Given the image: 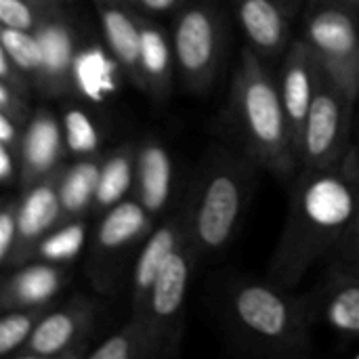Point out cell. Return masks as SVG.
<instances>
[{
    "instance_id": "6da1fadb",
    "label": "cell",
    "mask_w": 359,
    "mask_h": 359,
    "mask_svg": "<svg viewBox=\"0 0 359 359\" xmlns=\"http://www.w3.org/2000/svg\"><path fill=\"white\" fill-rule=\"evenodd\" d=\"M359 212V151L334 166L303 168L290 194L269 280L292 290L328 252L343 244Z\"/></svg>"
},
{
    "instance_id": "7a4b0ae2",
    "label": "cell",
    "mask_w": 359,
    "mask_h": 359,
    "mask_svg": "<svg viewBox=\"0 0 359 359\" xmlns=\"http://www.w3.org/2000/svg\"><path fill=\"white\" fill-rule=\"evenodd\" d=\"M229 116L240 145L257 166L288 177L301 162L278 78L246 44L231 80Z\"/></svg>"
},
{
    "instance_id": "3957f363",
    "label": "cell",
    "mask_w": 359,
    "mask_h": 359,
    "mask_svg": "<svg viewBox=\"0 0 359 359\" xmlns=\"http://www.w3.org/2000/svg\"><path fill=\"white\" fill-rule=\"evenodd\" d=\"M311 313L307 299L269 282L238 280L225 290L223 322L229 337L259 355H307L311 351Z\"/></svg>"
},
{
    "instance_id": "277c9868",
    "label": "cell",
    "mask_w": 359,
    "mask_h": 359,
    "mask_svg": "<svg viewBox=\"0 0 359 359\" xmlns=\"http://www.w3.org/2000/svg\"><path fill=\"white\" fill-rule=\"evenodd\" d=\"M250 158H238L225 147L212 149L187 202L189 238L200 257L223 252L236 238L250 200Z\"/></svg>"
},
{
    "instance_id": "5b68a950",
    "label": "cell",
    "mask_w": 359,
    "mask_h": 359,
    "mask_svg": "<svg viewBox=\"0 0 359 359\" xmlns=\"http://www.w3.org/2000/svg\"><path fill=\"white\" fill-rule=\"evenodd\" d=\"M170 38L183 86L198 95L208 93L227 50V19L221 4L196 0L181 6Z\"/></svg>"
},
{
    "instance_id": "8992f818",
    "label": "cell",
    "mask_w": 359,
    "mask_h": 359,
    "mask_svg": "<svg viewBox=\"0 0 359 359\" xmlns=\"http://www.w3.org/2000/svg\"><path fill=\"white\" fill-rule=\"evenodd\" d=\"M355 99V95L322 72V80L301 137L303 168H328L339 164L349 154Z\"/></svg>"
},
{
    "instance_id": "52a82bcc",
    "label": "cell",
    "mask_w": 359,
    "mask_h": 359,
    "mask_svg": "<svg viewBox=\"0 0 359 359\" xmlns=\"http://www.w3.org/2000/svg\"><path fill=\"white\" fill-rule=\"evenodd\" d=\"M358 6L311 2L305 19V40L324 72L358 97L359 15Z\"/></svg>"
},
{
    "instance_id": "ba28073f",
    "label": "cell",
    "mask_w": 359,
    "mask_h": 359,
    "mask_svg": "<svg viewBox=\"0 0 359 359\" xmlns=\"http://www.w3.org/2000/svg\"><path fill=\"white\" fill-rule=\"evenodd\" d=\"M154 217L137 198H126L101 215L90 244L88 276L99 292H111L133 252L154 229Z\"/></svg>"
},
{
    "instance_id": "9c48e42d",
    "label": "cell",
    "mask_w": 359,
    "mask_h": 359,
    "mask_svg": "<svg viewBox=\"0 0 359 359\" xmlns=\"http://www.w3.org/2000/svg\"><path fill=\"white\" fill-rule=\"evenodd\" d=\"M97 313V303L80 294L72 297L59 309H48L15 359L86 358Z\"/></svg>"
},
{
    "instance_id": "30bf717a",
    "label": "cell",
    "mask_w": 359,
    "mask_h": 359,
    "mask_svg": "<svg viewBox=\"0 0 359 359\" xmlns=\"http://www.w3.org/2000/svg\"><path fill=\"white\" fill-rule=\"evenodd\" d=\"M200 259L198 248L194 246L191 238H187L166 261L162 271L158 273L145 309L139 313L141 318L151 320L160 330L181 341L183 328V311L189 292V282L194 276L196 261Z\"/></svg>"
},
{
    "instance_id": "8fae6325",
    "label": "cell",
    "mask_w": 359,
    "mask_h": 359,
    "mask_svg": "<svg viewBox=\"0 0 359 359\" xmlns=\"http://www.w3.org/2000/svg\"><path fill=\"white\" fill-rule=\"evenodd\" d=\"M42 46V69L36 88L50 97L67 95L74 88L76 32L63 6H50L36 29Z\"/></svg>"
},
{
    "instance_id": "7c38bea8",
    "label": "cell",
    "mask_w": 359,
    "mask_h": 359,
    "mask_svg": "<svg viewBox=\"0 0 359 359\" xmlns=\"http://www.w3.org/2000/svg\"><path fill=\"white\" fill-rule=\"evenodd\" d=\"M189 238V217L187 206L172 212L164 223L156 225L143 240L135 255V265L130 273V316H139L145 309L151 286L170 259V255Z\"/></svg>"
},
{
    "instance_id": "4fadbf2b",
    "label": "cell",
    "mask_w": 359,
    "mask_h": 359,
    "mask_svg": "<svg viewBox=\"0 0 359 359\" xmlns=\"http://www.w3.org/2000/svg\"><path fill=\"white\" fill-rule=\"evenodd\" d=\"M322 72L324 69L305 38L290 42L288 50L284 53L278 84H280V95L284 101L286 116L290 120L299 156H301L303 128H305L311 103L316 99V93L322 80Z\"/></svg>"
},
{
    "instance_id": "5bb4252c",
    "label": "cell",
    "mask_w": 359,
    "mask_h": 359,
    "mask_svg": "<svg viewBox=\"0 0 359 359\" xmlns=\"http://www.w3.org/2000/svg\"><path fill=\"white\" fill-rule=\"evenodd\" d=\"M246 44L269 65L290 46V19L284 0H231Z\"/></svg>"
},
{
    "instance_id": "9a60e30c",
    "label": "cell",
    "mask_w": 359,
    "mask_h": 359,
    "mask_svg": "<svg viewBox=\"0 0 359 359\" xmlns=\"http://www.w3.org/2000/svg\"><path fill=\"white\" fill-rule=\"evenodd\" d=\"M63 133L55 114L46 107H38L27 122L19 147L21 158V187H29L61 170L63 158Z\"/></svg>"
},
{
    "instance_id": "2e32d148",
    "label": "cell",
    "mask_w": 359,
    "mask_h": 359,
    "mask_svg": "<svg viewBox=\"0 0 359 359\" xmlns=\"http://www.w3.org/2000/svg\"><path fill=\"white\" fill-rule=\"evenodd\" d=\"M57 225H61V206L55 172L44 181L23 187L19 196V244L13 265L34 261L36 248Z\"/></svg>"
},
{
    "instance_id": "e0dca14e",
    "label": "cell",
    "mask_w": 359,
    "mask_h": 359,
    "mask_svg": "<svg viewBox=\"0 0 359 359\" xmlns=\"http://www.w3.org/2000/svg\"><path fill=\"white\" fill-rule=\"evenodd\" d=\"M105 44L122 74L141 88L139 13L122 0H95Z\"/></svg>"
},
{
    "instance_id": "ac0fdd59",
    "label": "cell",
    "mask_w": 359,
    "mask_h": 359,
    "mask_svg": "<svg viewBox=\"0 0 359 359\" xmlns=\"http://www.w3.org/2000/svg\"><path fill=\"white\" fill-rule=\"evenodd\" d=\"M181 341L160 330L151 320L141 316H130V320L116 330L111 337L103 339L90 347L86 359H156L175 355Z\"/></svg>"
},
{
    "instance_id": "d6986e66",
    "label": "cell",
    "mask_w": 359,
    "mask_h": 359,
    "mask_svg": "<svg viewBox=\"0 0 359 359\" xmlns=\"http://www.w3.org/2000/svg\"><path fill=\"white\" fill-rule=\"evenodd\" d=\"M67 282V271L59 263L48 261H27L17 265V269L2 282L0 307L6 309H27V307H48V303L59 294Z\"/></svg>"
},
{
    "instance_id": "ffe728a7",
    "label": "cell",
    "mask_w": 359,
    "mask_h": 359,
    "mask_svg": "<svg viewBox=\"0 0 359 359\" xmlns=\"http://www.w3.org/2000/svg\"><path fill=\"white\" fill-rule=\"evenodd\" d=\"M318 311L324 322L345 337H359V263L332 267L320 288Z\"/></svg>"
},
{
    "instance_id": "44dd1931",
    "label": "cell",
    "mask_w": 359,
    "mask_h": 359,
    "mask_svg": "<svg viewBox=\"0 0 359 359\" xmlns=\"http://www.w3.org/2000/svg\"><path fill=\"white\" fill-rule=\"evenodd\" d=\"M172 158L158 139H145L137 145V179L135 198L151 217L166 210L172 196Z\"/></svg>"
},
{
    "instance_id": "7402d4cb",
    "label": "cell",
    "mask_w": 359,
    "mask_h": 359,
    "mask_svg": "<svg viewBox=\"0 0 359 359\" xmlns=\"http://www.w3.org/2000/svg\"><path fill=\"white\" fill-rule=\"evenodd\" d=\"M139 25H141V59H139L141 88L154 101L162 103L170 95L172 72L177 67L172 38H168L166 32L158 23H154L149 15L139 13Z\"/></svg>"
},
{
    "instance_id": "603a6c76",
    "label": "cell",
    "mask_w": 359,
    "mask_h": 359,
    "mask_svg": "<svg viewBox=\"0 0 359 359\" xmlns=\"http://www.w3.org/2000/svg\"><path fill=\"white\" fill-rule=\"evenodd\" d=\"M103 156H82L57 172V196L61 206V223L82 219L93 212L95 194L99 187Z\"/></svg>"
},
{
    "instance_id": "cb8c5ba5",
    "label": "cell",
    "mask_w": 359,
    "mask_h": 359,
    "mask_svg": "<svg viewBox=\"0 0 359 359\" xmlns=\"http://www.w3.org/2000/svg\"><path fill=\"white\" fill-rule=\"evenodd\" d=\"M137 179V145L124 143L111 154L103 156L99 187L93 202V212L103 215L135 191Z\"/></svg>"
},
{
    "instance_id": "d4e9b609",
    "label": "cell",
    "mask_w": 359,
    "mask_h": 359,
    "mask_svg": "<svg viewBox=\"0 0 359 359\" xmlns=\"http://www.w3.org/2000/svg\"><path fill=\"white\" fill-rule=\"evenodd\" d=\"M84 238H86V227H84L82 219L61 223L40 242L34 259L59 263V265L74 261L82 252Z\"/></svg>"
},
{
    "instance_id": "484cf974",
    "label": "cell",
    "mask_w": 359,
    "mask_h": 359,
    "mask_svg": "<svg viewBox=\"0 0 359 359\" xmlns=\"http://www.w3.org/2000/svg\"><path fill=\"white\" fill-rule=\"evenodd\" d=\"M48 307L6 309L0 318V355L15 358L17 351L27 343Z\"/></svg>"
},
{
    "instance_id": "4316f807",
    "label": "cell",
    "mask_w": 359,
    "mask_h": 359,
    "mask_svg": "<svg viewBox=\"0 0 359 359\" xmlns=\"http://www.w3.org/2000/svg\"><path fill=\"white\" fill-rule=\"evenodd\" d=\"M0 48L32 78L36 84L42 69V46L36 32L0 27Z\"/></svg>"
},
{
    "instance_id": "83f0119b",
    "label": "cell",
    "mask_w": 359,
    "mask_h": 359,
    "mask_svg": "<svg viewBox=\"0 0 359 359\" xmlns=\"http://www.w3.org/2000/svg\"><path fill=\"white\" fill-rule=\"evenodd\" d=\"M50 6L38 0H0V25L36 32Z\"/></svg>"
},
{
    "instance_id": "f1b7e54d",
    "label": "cell",
    "mask_w": 359,
    "mask_h": 359,
    "mask_svg": "<svg viewBox=\"0 0 359 359\" xmlns=\"http://www.w3.org/2000/svg\"><path fill=\"white\" fill-rule=\"evenodd\" d=\"M19 244V198L4 200L0 208V263L13 267Z\"/></svg>"
},
{
    "instance_id": "f546056e",
    "label": "cell",
    "mask_w": 359,
    "mask_h": 359,
    "mask_svg": "<svg viewBox=\"0 0 359 359\" xmlns=\"http://www.w3.org/2000/svg\"><path fill=\"white\" fill-rule=\"evenodd\" d=\"M65 126H67V143L72 145V149L82 156H95L97 133L90 120L80 111H69V116L65 118Z\"/></svg>"
},
{
    "instance_id": "4dcf8cb0",
    "label": "cell",
    "mask_w": 359,
    "mask_h": 359,
    "mask_svg": "<svg viewBox=\"0 0 359 359\" xmlns=\"http://www.w3.org/2000/svg\"><path fill=\"white\" fill-rule=\"evenodd\" d=\"M27 99H29V95L19 93L17 88L0 82V111L6 114V116H11L13 120H17L23 126H27V122L34 116Z\"/></svg>"
},
{
    "instance_id": "1f68e13d",
    "label": "cell",
    "mask_w": 359,
    "mask_h": 359,
    "mask_svg": "<svg viewBox=\"0 0 359 359\" xmlns=\"http://www.w3.org/2000/svg\"><path fill=\"white\" fill-rule=\"evenodd\" d=\"M0 82L17 88L19 93H25V95H29V88L34 86L32 78L2 48H0Z\"/></svg>"
},
{
    "instance_id": "d6a6232c",
    "label": "cell",
    "mask_w": 359,
    "mask_h": 359,
    "mask_svg": "<svg viewBox=\"0 0 359 359\" xmlns=\"http://www.w3.org/2000/svg\"><path fill=\"white\" fill-rule=\"evenodd\" d=\"M19 175H21L19 151L0 143V181H2V185L4 187L15 185L19 181Z\"/></svg>"
},
{
    "instance_id": "836d02e7",
    "label": "cell",
    "mask_w": 359,
    "mask_h": 359,
    "mask_svg": "<svg viewBox=\"0 0 359 359\" xmlns=\"http://www.w3.org/2000/svg\"><path fill=\"white\" fill-rule=\"evenodd\" d=\"M128 6H133L135 11L143 13V15H168V13H177L183 6V0H122Z\"/></svg>"
},
{
    "instance_id": "e575fe53",
    "label": "cell",
    "mask_w": 359,
    "mask_h": 359,
    "mask_svg": "<svg viewBox=\"0 0 359 359\" xmlns=\"http://www.w3.org/2000/svg\"><path fill=\"white\" fill-rule=\"evenodd\" d=\"M23 130H25L23 124H19L17 120H13L11 116L0 111V143L2 145H8V147L19 151L21 139H23Z\"/></svg>"
},
{
    "instance_id": "d590c367",
    "label": "cell",
    "mask_w": 359,
    "mask_h": 359,
    "mask_svg": "<svg viewBox=\"0 0 359 359\" xmlns=\"http://www.w3.org/2000/svg\"><path fill=\"white\" fill-rule=\"evenodd\" d=\"M343 255H345V261H353V263H359V212L351 225V229L347 231L343 244Z\"/></svg>"
},
{
    "instance_id": "8d00e7d4",
    "label": "cell",
    "mask_w": 359,
    "mask_h": 359,
    "mask_svg": "<svg viewBox=\"0 0 359 359\" xmlns=\"http://www.w3.org/2000/svg\"><path fill=\"white\" fill-rule=\"evenodd\" d=\"M286 2V6H288V11L292 13V17L299 13V8H301V4H303V0H284Z\"/></svg>"
},
{
    "instance_id": "74e56055",
    "label": "cell",
    "mask_w": 359,
    "mask_h": 359,
    "mask_svg": "<svg viewBox=\"0 0 359 359\" xmlns=\"http://www.w3.org/2000/svg\"><path fill=\"white\" fill-rule=\"evenodd\" d=\"M311 2H334V4H349V6L359 4V0H311Z\"/></svg>"
},
{
    "instance_id": "f35d334b",
    "label": "cell",
    "mask_w": 359,
    "mask_h": 359,
    "mask_svg": "<svg viewBox=\"0 0 359 359\" xmlns=\"http://www.w3.org/2000/svg\"><path fill=\"white\" fill-rule=\"evenodd\" d=\"M42 4H48V6H63V2H69V0H38Z\"/></svg>"
},
{
    "instance_id": "ab89813d",
    "label": "cell",
    "mask_w": 359,
    "mask_h": 359,
    "mask_svg": "<svg viewBox=\"0 0 359 359\" xmlns=\"http://www.w3.org/2000/svg\"><path fill=\"white\" fill-rule=\"evenodd\" d=\"M355 358H358V359H359V351H358V353H355Z\"/></svg>"
},
{
    "instance_id": "60d3db41",
    "label": "cell",
    "mask_w": 359,
    "mask_h": 359,
    "mask_svg": "<svg viewBox=\"0 0 359 359\" xmlns=\"http://www.w3.org/2000/svg\"><path fill=\"white\" fill-rule=\"evenodd\" d=\"M358 97H359V84H358Z\"/></svg>"
}]
</instances>
